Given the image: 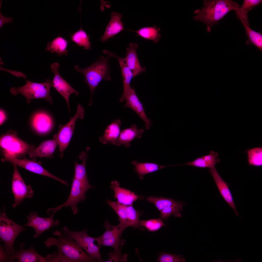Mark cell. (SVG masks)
<instances>
[{"instance_id":"obj_1","label":"cell","mask_w":262,"mask_h":262,"mask_svg":"<svg viewBox=\"0 0 262 262\" xmlns=\"http://www.w3.org/2000/svg\"><path fill=\"white\" fill-rule=\"evenodd\" d=\"M203 2L204 6L194 11L197 15L193 19L205 24L209 32L213 25L229 12L239 7L237 3L231 0H204Z\"/></svg>"},{"instance_id":"obj_2","label":"cell","mask_w":262,"mask_h":262,"mask_svg":"<svg viewBox=\"0 0 262 262\" xmlns=\"http://www.w3.org/2000/svg\"><path fill=\"white\" fill-rule=\"evenodd\" d=\"M53 234L57 238L50 237L44 243L49 248L56 246L57 251L66 258L69 262H97L91 259L75 240L64 235L62 231L56 230Z\"/></svg>"},{"instance_id":"obj_3","label":"cell","mask_w":262,"mask_h":262,"mask_svg":"<svg viewBox=\"0 0 262 262\" xmlns=\"http://www.w3.org/2000/svg\"><path fill=\"white\" fill-rule=\"evenodd\" d=\"M111 56H101L95 63L86 68H81L77 65L74 68L77 72L82 74L84 77V82L89 88L91 97L89 105L92 104V96L93 92L99 83L103 79L111 80L108 62Z\"/></svg>"},{"instance_id":"obj_4","label":"cell","mask_w":262,"mask_h":262,"mask_svg":"<svg viewBox=\"0 0 262 262\" xmlns=\"http://www.w3.org/2000/svg\"><path fill=\"white\" fill-rule=\"evenodd\" d=\"M17 132L12 130L2 134L0 137V146L4 158L18 157L24 156L34 147L19 138Z\"/></svg>"},{"instance_id":"obj_5","label":"cell","mask_w":262,"mask_h":262,"mask_svg":"<svg viewBox=\"0 0 262 262\" xmlns=\"http://www.w3.org/2000/svg\"><path fill=\"white\" fill-rule=\"evenodd\" d=\"M51 82L50 80L46 79L44 82L38 83L26 80L25 84L23 86L12 87L10 91L13 95H16L18 93L23 95L28 103H30L32 99L42 98L52 103V98L50 94Z\"/></svg>"},{"instance_id":"obj_6","label":"cell","mask_w":262,"mask_h":262,"mask_svg":"<svg viewBox=\"0 0 262 262\" xmlns=\"http://www.w3.org/2000/svg\"><path fill=\"white\" fill-rule=\"evenodd\" d=\"M26 230L6 216L4 207L0 215V236L4 242L6 252L13 258L15 250L13 247L15 239L20 233Z\"/></svg>"},{"instance_id":"obj_7","label":"cell","mask_w":262,"mask_h":262,"mask_svg":"<svg viewBox=\"0 0 262 262\" xmlns=\"http://www.w3.org/2000/svg\"><path fill=\"white\" fill-rule=\"evenodd\" d=\"M62 231L64 235L76 241L92 259L97 262H103L100 253V246L95 244V242L96 241L95 238L89 236L86 229L75 231L70 230L67 227L65 226L62 228Z\"/></svg>"},{"instance_id":"obj_8","label":"cell","mask_w":262,"mask_h":262,"mask_svg":"<svg viewBox=\"0 0 262 262\" xmlns=\"http://www.w3.org/2000/svg\"><path fill=\"white\" fill-rule=\"evenodd\" d=\"M93 188V186L89 183L83 182L74 178L70 193L66 201L56 207L48 209L47 210V214L49 215L55 214L63 207L70 206L74 214H77L78 211L77 207L78 203L86 199L85 195L86 192L89 189Z\"/></svg>"},{"instance_id":"obj_9","label":"cell","mask_w":262,"mask_h":262,"mask_svg":"<svg viewBox=\"0 0 262 262\" xmlns=\"http://www.w3.org/2000/svg\"><path fill=\"white\" fill-rule=\"evenodd\" d=\"M107 203L117 214L119 223L125 229L129 227L134 228L141 227L139 220L140 213L132 205H124L110 200L107 201Z\"/></svg>"},{"instance_id":"obj_10","label":"cell","mask_w":262,"mask_h":262,"mask_svg":"<svg viewBox=\"0 0 262 262\" xmlns=\"http://www.w3.org/2000/svg\"><path fill=\"white\" fill-rule=\"evenodd\" d=\"M84 114V109L82 106L79 104L74 117L66 124L62 126L54 136V138L58 143L61 158L63 157L64 151L68 146L72 138L76 120L78 118L83 119Z\"/></svg>"},{"instance_id":"obj_11","label":"cell","mask_w":262,"mask_h":262,"mask_svg":"<svg viewBox=\"0 0 262 262\" xmlns=\"http://www.w3.org/2000/svg\"><path fill=\"white\" fill-rule=\"evenodd\" d=\"M106 229L105 232L95 240L98 245L114 248V251L121 249L123 243L121 241L122 234L125 229L120 224L112 225L106 220L104 223Z\"/></svg>"},{"instance_id":"obj_12","label":"cell","mask_w":262,"mask_h":262,"mask_svg":"<svg viewBox=\"0 0 262 262\" xmlns=\"http://www.w3.org/2000/svg\"><path fill=\"white\" fill-rule=\"evenodd\" d=\"M13 165L14 172L11 188L14 198L12 207L15 208L22 203L24 199L30 198L34 194L31 186L26 184L17 169V165Z\"/></svg>"},{"instance_id":"obj_13","label":"cell","mask_w":262,"mask_h":262,"mask_svg":"<svg viewBox=\"0 0 262 262\" xmlns=\"http://www.w3.org/2000/svg\"><path fill=\"white\" fill-rule=\"evenodd\" d=\"M60 65L58 63L51 64L50 68L52 72L54 74L52 81L51 82V86L53 87L65 99L70 111L69 98L70 95L74 93L76 96L79 92L73 88L60 75L58 72Z\"/></svg>"},{"instance_id":"obj_14","label":"cell","mask_w":262,"mask_h":262,"mask_svg":"<svg viewBox=\"0 0 262 262\" xmlns=\"http://www.w3.org/2000/svg\"><path fill=\"white\" fill-rule=\"evenodd\" d=\"M54 214L49 215L48 217H41L38 213L34 212L30 213L27 217V223L22 226H29L33 228L35 233L33 235L34 238L40 237L43 232L51 227L57 226L60 224V221L57 220H54L53 217Z\"/></svg>"},{"instance_id":"obj_15","label":"cell","mask_w":262,"mask_h":262,"mask_svg":"<svg viewBox=\"0 0 262 262\" xmlns=\"http://www.w3.org/2000/svg\"><path fill=\"white\" fill-rule=\"evenodd\" d=\"M2 160L3 161H10L13 164L16 165L33 173L50 178L66 185H68L67 181L62 180L49 173L41 166L40 163L25 158L20 159L9 158H3Z\"/></svg>"},{"instance_id":"obj_16","label":"cell","mask_w":262,"mask_h":262,"mask_svg":"<svg viewBox=\"0 0 262 262\" xmlns=\"http://www.w3.org/2000/svg\"><path fill=\"white\" fill-rule=\"evenodd\" d=\"M126 102L123 107L129 108L134 111L144 122L145 128L149 129L151 126V121L146 115L142 104L137 96L134 88L131 87L128 91L125 98Z\"/></svg>"},{"instance_id":"obj_17","label":"cell","mask_w":262,"mask_h":262,"mask_svg":"<svg viewBox=\"0 0 262 262\" xmlns=\"http://www.w3.org/2000/svg\"><path fill=\"white\" fill-rule=\"evenodd\" d=\"M209 172L212 175L222 196L234 211L236 216L239 215L233 201L228 185L221 178L215 167L210 168Z\"/></svg>"},{"instance_id":"obj_18","label":"cell","mask_w":262,"mask_h":262,"mask_svg":"<svg viewBox=\"0 0 262 262\" xmlns=\"http://www.w3.org/2000/svg\"><path fill=\"white\" fill-rule=\"evenodd\" d=\"M31 124L34 129L41 134L48 133L53 126V120L51 116L47 113L42 111L37 112L34 115Z\"/></svg>"},{"instance_id":"obj_19","label":"cell","mask_w":262,"mask_h":262,"mask_svg":"<svg viewBox=\"0 0 262 262\" xmlns=\"http://www.w3.org/2000/svg\"><path fill=\"white\" fill-rule=\"evenodd\" d=\"M105 54L110 56L116 57L118 60L121 68L123 81V91L122 95L120 98V101L123 102L125 100V98L126 93L129 88L131 81L133 77L132 73L128 67L125 58H122L108 51L105 49L103 51Z\"/></svg>"},{"instance_id":"obj_20","label":"cell","mask_w":262,"mask_h":262,"mask_svg":"<svg viewBox=\"0 0 262 262\" xmlns=\"http://www.w3.org/2000/svg\"><path fill=\"white\" fill-rule=\"evenodd\" d=\"M110 187L114 192L115 198L120 204L126 205H132L135 201L139 198V196L134 192L120 187L119 183L116 180L112 181Z\"/></svg>"},{"instance_id":"obj_21","label":"cell","mask_w":262,"mask_h":262,"mask_svg":"<svg viewBox=\"0 0 262 262\" xmlns=\"http://www.w3.org/2000/svg\"><path fill=\"white\" fill-rule=\"evenodd\" d=\"M138 45L135 43H130L126 48L125 59L133 77L146 71L145 67L142 66L138 59L136 50Z\"/></svg>"},{"instance_id":"obj_22","label":"cell","mask_w":262,"mask_h":262,"mask_svg":"<svg viewBox=\"0 0 262 262\" xmlns=\"http://www.w3.org/2000/svg\"><path fill=\"white\" fill-rule=\"evenodd\" d=\"M110 20L108 24L104 33L100 38L102 42H105L109 38L124 30L123 24L121 21L123 17L120 13L115 12L111 14Z\"/></svg>"},{"instance_id":"obj_23","label":"cell","mask_w":262,"mask_h":262,"mask_svg":"<svg viewBox=\"0 0 262 262\" xmlns=\"http://www.w3.org/2000/svg\"><path fill=\"white\" fill-rule=\"evenodd\" d=\"M24 242L21 244L19 250H15L13 257L20 262H47L46 258L40 255L35 250L33 246L27 249H23Z\"/></svg>"},{"instance_id":"obj_24","label":"cell","mask_w":262,"mask_h":262,"mask_svg":"<svg viewBox=\"0 0 262 262\" xmlns=\"http://www.w3.org/2000/svg\"><path fill=\"white\" fill-rule=\"evenodd\" d=\"M144 131L143 129H139L136 124H133L130 128L121 131L115 145L119 146L123 145L129 148L131 142L135 138H140Z\"/></svg>"},{"instance_id":"obj_25","label":"cell","mask_w":262,"mask_h":262,"mask_svg":"<svg viewBox=\"0 0 262 262\" xmlns=\"http://www.w3.org/2000/svg\"><path fill=\"white\" fill-rule=\"evenodd\" d=\"M57 145V141L54 138L47 140L42 142L38 147L33 148L28 154L31 158L52 157Z\"/></svg>"},{"instance_id":"obj_26","label":"cell","mask_w":262,"mask_h":262,"mask_svg":"<svg viewBox=\"0 0 262 262\" xmlns=\"http://www.w3.org/2000/svg\"><path fill=\"white\" fill-rule=\"evenodd\" d=\"M121 122L118 119L113 121L104 130V133L99 138V141L103 144L109 143L115 145L120 132Z\"/></svg>"},{"instance_id":"obj_27","label":"cell","mask_w":262,"mask_h":262,"mask_svg":"<svg viewBox=\"0 0 262 262\" xmlns=\"http://www.w3.org/2000/svg\"><path fill=\"white\" fill-rule=\"evenodd\" d=\"M218 153L211 151L208 154L198 157L184 164L200 168H213L220 162L218 158Z\"/></svg>"},{"instance_id":"obj_28","label":"cell","mask_w":262,"mask_h":262,"mask_svg":"<svg viewBox=\"0 0 262 262\" xmlns=\"http://www.w3.org/2000/svg\"><path fill=\"white\" fill-rule=\"evenodd\" d=\"M131 164L134 166V170L141 179L145 175L155 172L164 168L178 165H163L153 163H139L135 160L132 161Z\"/></svg>"},{"instance_id":"obj_29","label":"cell","mask_w":262,"mask_h":262,"mask_svg":"<svg viewBox=\"0 0 262 262\" xmlns=\"http://www.w3.org/2000/svg\"><path fill=\"white\" fill-rule=\"evenodd\" d=\"M89 147L86 148L85 152L83 151L79 156V158L82 161L81 164L75 162L74 163V178L83 182L89 183L86 174V164L88 157V152L90 149Z\"/></svg>"},{"instance_id":"obj_30","label":"cell","mask_w":262,"mask_h":262,"mask_svg":"<svg viewBox=\"0 0 262 262\" xmlns=\"http://www.w3.org/2000/svg\"><path fill=\"white\" fill-rule=\"evenodd\" d=\"M129 31L135 32L137 36L144 39L152 41L155 43L159 41L161 37L160 29L155 25L144 27L136 31Z\"/></svg>"},{"instance_id":"obj_31","label":"cell","mask_w":262,"mask_h":262,"mask_svg":"<svg viewBox=\"0 0 262 262\" xmlns=\"http://www.w3.org/2000/svg\"><path fill=\"white\" fill-rule=\"evenodd\" d=\"M246 31L248 39L245 43L246 44H252L262 51V35L261 33L255 31L249 27L248 22L241 21Z\"/></svg>"},{"instance_id":"obj_32","label":"cell","mask_w":262,"mask_h":262,"mask_svg":"<svg viewBox=\"0 0 262 262\" xmlns=\"http://www.w3.org/2000/svg\"><path fill=\"white\" fill-rule=\"evenodd\" d=\"M67 42L66 40L61 37H57L48 43L46 50L56 53L59 56L66 55L67 54Z\"/></svg>"},{"instance_id":"obj_33","label":"cell","mask_w":262,"mask_h":262,"mask_svg":"<svg viewBox=\"0 0 262 262\" xmlns=\"http://www.w3.org/2000/svg\"><path fill=\"white\" fill-rule=\"evenodd\" d=\"M262 1V0H244L242 5L234 10L237 18L248 21L249 11L254 7L260 5Z\"/></svg>"},{"instance_id":"obj_34","label":"cell","mask_w":262,"mask_h":262,"mask_svg":"<svg viewBox=\"0 0 262 262\" xmlns=\"http://www.w3.org/2000/svg\"><path fill=\"white\" fill-rule=\"evenodd\" d=\"M184 205L183 202H177L173 205L166 207L160 212V218L166 220L172 215L176 217H181L182 215L180 212Z\"/></svg>"},{"instance_id":"obj_35","label":"cell","mask_w":262,"mask_h":262,"mask_svg":"<svg viewBox=\"0 0 262 262\" xmlns=\"http://www.w3.org/2000/svg\"><path fill=\"white\" fill-rule=\"evenodd\" d=\"M249 165L255 166L262 165V148L256 147L248 150L247 151Z\"/></svg>"},{"instance_id":"obj_36","label":"cell","mask_w":262,"mask_h":262,"mask_svg":"<svg viewBox=\"0 0 262 262\" xmlns=\"http://www.w3.org/2000/svg\"><path fill=\"white\" fill-rule=\"evenodd\" d=\"M147 200L148 202L153 204L160 212L177 202L171 199L153 196L147 197Z\"/></svg>"},{"instance_id":"obj_37","label":"cell","mask_w":262,"mask_h":262,"mask_svg":"<svg viewBox=\"0 0 262 262\" xmlns=\"http://www.w3.org/2000/svg\"><path fill=\"white\" fill-rule=\"evenodd\" d=\"M72 41L79 46L84 47L86 49L91 48L90 43L89 41V37L85 32L82 30L76 32L73 35Z\"/></svg>"},{"instance_id":"obj_38","label":"cell","mask_w":262,"mask_h":262,"mask_svg":"<svg viewBox=\"0 0 262 262\" xmlns=\"http://www.w3.org/2000/svg\"><path fill=\"white\" fill-rule=\"evenodd\" d=\"M140 224L141 227H143L151 232L156 231L165 225L161 218L141 220Z\"/></svg>"},{"instance_id":"obj_39","label":"cell","mask_w":262,"mask_h":262,"mask_svg":"<svg viewBox=\"0 0 262 262\" xmlns=\"http://www.w3.org/2000/svg\"><path fill=\"white\" fill-rule=\"evenodd\" d=\"M158 261L160 262H185V260L181 255H176L166 253H162Z\"/></svg>"},{"instance_id":"obj_40","label":"cell","mask_w":262,"mask_h":262,"mask_svg":"<svg viewBox=\"0 0 262 262\" xmlns=\"http://www.w3.org/2000/svg\"><path fill=\"white\" fill-rule=\"evenodd\" d=\"M121 249L117 251L109 253V260L106 262H123L126 261L127 260V254H122L121 251Z\"/></svg>"},{"instance_id":"obj_41","label":"cell","mask_w":262,"mask_h":262,"mask_svg":"<svg viewBox=\"0 0 262 262\" xmlns=\"http://www.w3.org/2000/svg\"><path fill=\"white\" fill-rule=\"evenodd\" d=\"M14 259L13 258L9 256L3 250L1 246H0V262H12Z\"/></svg>"},{"instance_id":"obj_42","label":"cell","mask_w":262,"mask_h":262,"mask_svg":"<svg viewBox=\"0 0 262 262\" xmlns=\"http://www.w3.org/2000/svg\"><path fill=\"white\" fill-rule=\"evenodd\" d=\"M13 19L12 18L10 17H6L3 16L0 13V28L5 23H10L12 22V21Z\"/></svg>"},{"instance_id":"obj_43","label":"cell","mask_w":262,"mask_h":262,"mask_svg":"<svg viewBox=\"0 0 262 262\" xmlns=\"http://www.w3.org/2000/svg\"><path fill=\"white\" fill-rule=\"evenodd\" d=\"M0 124L1 125L6 120V117L4 111L1 109L0 111Z\"/></svg>"}]
</instances>
